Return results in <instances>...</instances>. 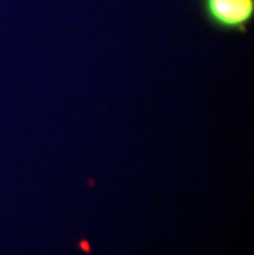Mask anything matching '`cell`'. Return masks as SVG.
I'll use <instances>...</instances> for the list:
<instances>
[{
  "mask_svg": "<svg viewBox=\"0 0 254 255\" xmlns=\"http://www.w3.org/2000/svg\"><path fill=\"white\" fill-rule=\"evenodd\" d=\"M208 20L223 30H243L254 15V0H203Z\"/></svg>",
  "mask_w": 254,
  "mask_h": 255,
  "instance_id": "obj_1",
  "label": "cell"
}]
</instances>
